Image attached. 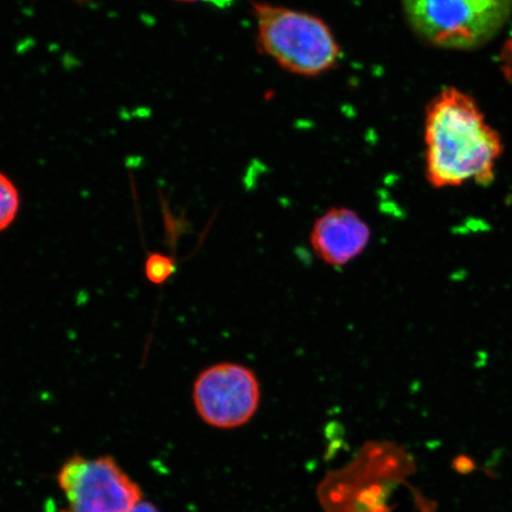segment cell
Instances as JSON below:
<instances>
[{"label":"cell","mask_w":512,"mask_h":512,"mask_svg":"<svg viewBox=\"0 0 512 512\" xmlns=\"http://www.w3.org/2000/svg\"><path fill=\"white\" fill-rule=\"evenodd\" d=\"M425 164L435 189L495 181L502 139L485 120L475 99L454 87L443 89L426 107Z\"/></svg>","instance_id":"6da1fadb"},{"label":"cell","mask_w":512,"mask_h":512,"mask_svg":"<svg viewBox=\"0 0 512 512\" xmlns=\"http://www.w3.org/2000/svg\"><path fill=\"white\" fill-rule=\"evenodd\" d=\"M414 472L406 447L371 440L341 469L326 473L317 488L318 502L324 512H393L395 492Z\"/></svg>","instance_id":"7a4b0ae2"},{"label":"cell","mask_w":512,"mask_h":512,"mask_svg":"<svg viewBox=\"0 0 512 512\" xmlns=\"http://www.w3.org/2000/svg\"><path fill=\"white\" fill-rule=\"evenodd\" d=\"M401 5L414 35L444 50L488 46L512 17V0H401Z\"/></svg>","instance_id":"3957f363"},{"label":"cell","mask_w":512,"mask_h":512,"mask_svg":"<svg viewBox=\"0 0 512 512\" xmlns=\"http://www.w3.org/2000/svg\"><path fill=\"white\" fill-rule=\"evenodd\" d=\"M252 11L259 48L287 72L318 76L341 60V47L322 18L266 3H253Z\"/></svg>","instance_id":"277c9868"},{"label":"cell","mask_w":512,"mask_h":512,"mask_svg":"<svg viewBox=\"0 0 512 512\" xmlns=\"http://www.w3.org/2000/svg\"><path fill=\"white\" fill-rule=\"evenodd\" d=\"M67 499L59 512H130L143 501V490L111 456L89 459L75 454L57 472Z\"/></svg>","instance_id":"5b68a950"},{"label":"cell","mask_w":512,"mask_h":512,"mask_svg":"<svg viewBox=\"0 0 512 512\" xmlns=\"http://www.w3.org/2000/svg\"><path fill=\"white\" fill-rule=\"evenodd\" d=\"M192 400L207 425L232 430L246 425L258 412L260 382L254 371L242 364L217 363L197 376Z\"/></svg>","instance_id":"8992f818"},{"label":"cell","mask_w":512,"mask_h":512,"mask_svg":"<svg viewBox=\"0 0 512 512\" xmlns=\"http://www.w3.org/2000/svg\"><path fill=\"white\" fill-rule=\"evenodd\" d=\"M370 228L355 210L332 208L313 224V252L326 265L341 267L360 256L370 241Z\"/></svg>","instance_id":"52a82bcc"},{"label":"cell","mask_w":512,"mask_h":512,"mask_svg":"<svg viewBox=\"0 0 512 512\" xmlns=\"http://www.w3.org/2000/svg\"><path fill=\"white\" fill-rule=\"evenodd\" d=\"M21 200L11 179L0 172V233L16 220Z\"/></svg>","instance_id":"ba28073f"},{"label":"cell","mask_w":512,"mask_h":512,"mask_svg":"<svg viewBox=\"0 0 512 512\" xmlns=\"http://www.w3.org/2000/svg\"><path fill=\"white\" fill-rule=\"evenodd\" d=\"M175 272V261L168 255L153 253L145 262V275L152 284H164Z\"/></svg>","instance_id":"9c48e42d"},{"label":"cell","mask_w":512,"mask_h":512,"mask_svg":"<svg viewBox=\"0 0 512 512\" xmlns=\"http://www.w3.org/2000/svg\"><path fill=\"white\" fill-rule=\"evenodd\" d=\"M498 61L504 79L512 87V38L504 43L501 53H499Z\"/></svg>","instance_id":"30bf717a"},{"label":"cell","mask_w":512,"mask_h":512,"mask_svg":"<svg viewBox=\"0 0 512 512\" xmlns=\"http://www.w3.org/2000/svg\"><path fill=\"white\" fill-rule=\"evenodd\" d=\"M130 512H160V510L155 504L143 499Z\"/></svg>","instance_id":"8fae6325"},{"label":"cell","mask_w":512,"mask_h":512,"mask_svg":"<svg viewBox=\"0 0 512 512\" xmlns=\"http://www.w3.org/2000/svg\"><path fill=\"white\" fill-rule=\"evenodd\" d=\"M177 2H183V3H195L200 2V0H177ZM206 2H214L217 5H221L222 3H228L229 0H206Z\"/></svg>","instance_id":"7c38bea8"}]
</instances>
